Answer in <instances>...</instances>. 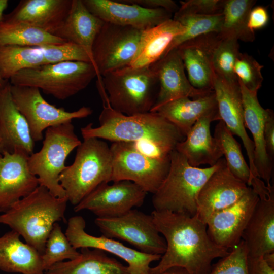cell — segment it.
<instances>
[{
  "label": "cell",
  "instance_id": "1",
  "mask_svg": "<svg viewBox=\"0 0 274 274\" xmlns=\"http://www.w3.org/2000/svg\"><path fill=\"white\" fill-rule=\"evenodd\" d=\"M151 215L166 248L158 264L150 267L149 274H159L173 267L183 268L188 274H209L212 261L229 252L211 239L207 224L196 215L156 210Z\"/></svg>",
  "mask_w": 274,
  "mask_h": 274
},
{
  "label": "cell",
  "instance_id": "2",
  "mask_svg": "<svg viewBox=\"0 0 274 274\" xmlns=\"http://www.w3.org/2000/svg\"><path fill=\"white\" fill-rule=\"evenodd\" d=\"M102 101L99 126L89 123L81 128L83 139L96 138L114 142L147 143L169 152L185 136L173 124L156 112L125 115L113 109L104 88L98 89Z\"/></svg>",
  "mask_w": 274,
  "mask_h": 274
},
{
  "label": "cell",
  "instance_id": "3",
  "mask_svg": "<svg viewBox=\"0 0 274 274\" xmlns=\"http://www.w3.org/2000/svg\"><path fill=\"white\" fill-rule=\"evenodd\" d=\"M68 201L66 196L56 197L46 188L39 185L0 214V224L17 232L42 255L54 224L61 220L66 222Z\"/></svg>",
  "mask_w": 274,
  "mask_h": 274
},
{
  "label": "cell",
  "instance_id": "4",
  "mask_svg": "<svg viewBox=\"0 0 274 274\" xmlns=\"http://www.w3.org/2000/svg\"><path fill=\"white\" fill-rule=\"evenodd\" d=\"M77 149L74 162L59 176L68 201L74 206L101 184L110 182L112 173L110 148L103 140L84 138Z\"/></svg>",
  "mask_w": 274,
  "mask_h": 274
},
{
  "label": "cell",
  "instance_id": "5",
  "mask_svg": "<svg viewBox=\"0 0 274 274\" xmlns=\"http://www.w3.org/2000/svg\"><path fill=\"white\" fill-rule=\"evenodd\" d=\"M218 166V162L206 168L192 166L182 154L174 150L168 174L153 194L154 210L196 215L198 194Z\"/></svg>",
  "mask_w": 274,
  "mask_h": 274
},
{
  "label": "cell",
  "instance_id": "6",
  "mask_svg": "<svg viewBox=\"0 0 274 274\" xmlns=\"http://www.w3.org/2000/svg\"><path fill=\"white\" fill-rule=\"evenodd\" d=\"M99 82L111 108L128 116L150 112L159 91L158 80L150 66L128 65L104 74Z\"/></svg>",
  "mask_w": 274,
  "mask_h": 274
},
{
  "label": "cell",
  "instance_id": "7",
  "mask_svg": "<svg viewBox=\"0 0 274 274\" xmlns=\"http://www.w3.org/2000/svg\"><path fill=\"white\" fill-rule=\"evenodd\" d=\"M95 77L101 80L91 63L64 61L23 70L11 77L9 82L37 88L63 100L85 89Z\"/></svg>",
  "mask_w": 274,
  "mask_h": 274
},
{
  "label": "cell",
  "instance_id": "8",
  "mask_svg": "<svg viewBox=\"0 0 274 274\" xmlns=\"http://www.w3.org/2000/svg\"><path fill=\"white\" fill-rule=\"evenodd\" d=\"M81 143L72 122H67L47 128L41 149L28 157L29 170L38 178L39 185L56 197L66 196L59 176L66 166L68 155Z\"/></svg>",
  "mask_w": 274,
  "mask_h": 274
},
{
  "label": "cell",
  "instance_id": "9",
  "mask_svg": "<svg viewBox=\"0 0 274 274\" xmlns=\"http://www.w3.org/2000/svg\"><path fill=\"white\" fill-rule=\"evenodd\" d=\"M112 158L111 182L131 181L147 193L154 194L166 178L170 157L148 155L133 142H114L110 146Z\"/></svg>",
  "mask_w": 274,
  "mask_h": 274
},
{
  "label": "cell",
  "instance_id": "10",
  "mask_svg": "<svg viewBox=\"0 0 274 274\" xmlns=\"http://www.w3.org/2000/svg\"><path fill=\"white\" fill-rule=\"evenodd\" d=\"M94 222L102 235L125 241L141 252L162 255L166 250L151 214L132 209L117 217H97Z\"/></svg>",
  "mask_w": 274,
  "mask_h": 274
},
{
  "label": "cell",
  "instance_id": "11",
  "mask_svg": "<svg viewBox=\"0 0 274 274\" xmlns=\"http://www.w3.org/2000/svg\"><path fill=\"white\" fill-rule=\"evenodd\" d=\"M10 91L14 104L27 122L35 142L43 140V132L47 128L87 117L93 112L88 107L73 112L57 108L48 102L36 87L10 84Z\"/></svg>",
  "mask_w": 274,
  "mask_h": 274
},
{
  "label": "cell",
  "instance_id": "12",
  "mask_svg": "<svg viewBox=\"0 0 274 274\" xmlns=\"http://www.w3.org/2000/svg\"><path fill=\"white\" fill-rule=\"evenodd\" d=\"M143 30L104 22L92 46L94 65L100 77L130 65Z\"/></svg>",
  "mask_w": 274,
  "mask_h": 274
},
{
  "label": "cell",
  "instance_id": "13",
  "mask_svg": "<svg viewBox=\"0 0 274 274\" xmlns=\"http://www.w3.org/2000/svg\"><path fill=\"white\" fill-rule=\"evenodd\" d=\"M250 186L259 199L243 232L248 256H263L274 252V188L258 177L251 179Z\"/></svg>",
  "mask_w": 274,
  "mask_h": 274
},
{
  "label": "cell",
  "instance_id": "14",
  "mask_svg": "<svg viewBox=\"0 0 274 274\" xmlns=\"http://www.w3.org/2000/svg\"><path fill=\"white\" fill-rule=\"evenodd\" d=\"M85 227V220L81 216L68 219L65 234L73 247L98 249L114 255L126 262L129 274H149L151 263L159 260L162 256L141 252L102 235L93 236L86 232Z\"/></svg>",
  "mask_w": 274,
  "mask_h": 274
},
{
  "label": "cell",
  "instance_id": "15",
  "mask_svg": "<svg viewBox=\"0 0 274 274\" xmlns=\"http://www.w3.org/2000/svg\"><path fill=\"white\" fill-rule=\"evenodd\" d=\"M147 193L135 183L128 180L103 183L77 205L74 210H88L97 217H115L124 214L144 203Z\"/></svg>",
  "mask_w": 274,
  "mask_h": 274
},
{
  "label": "cell",
  "instance_id": "16",
  "mask_svg": "<svg viewBox=\"0 0 274 274\" xmlns=\"http://www.w3.org/2000/svg\"><path fill=\"white\" fill-rule=\"evenodd\" d=\"M248 187L230 172L224 158H221L198 194L196 215L206 224L213 214L238 201Z\"/></svg>",
  "mask_w": 274,
  "mask_h": 274
},
{
  "label": "cell",
  "instance_id": "17",
  "mask_svg": "<svg viewBox=\"0 0 274 274\" xmlns=\"http://www.w3.org/2000/svg\"><path fill=\"white\" fill-rule=\"evenodd\" d=\"M258 199L256 192L249 186L235 203L213 214L206 223L211 239L228 250L236 246L242 240Z\"/></svg>",
  "mask_w": 274,
  "mask_h": 274
},
{
  "label": "cell",
  "instance_id": "18",
  "mask_svg": "<svg viewBox=\"0 0 274 274\" xmlns=\"http://www.w3.org/2000/svg\"><path fill=\"white\" fill-rule=\"evenodd\" d=\"M86 8L105 22L145 30L172 19L163 9H148L113 0H82Z\"/></svg>",
  "mask_w": 274,
  "mask_h": 274
},
{
  "label": "cell",
  "instance_id": "19",
  "mask_svg": "<svg viewBox=\"0 0 274 274\" xmlns=\"http://www.w3.org/2000/svg\"><path fill=\"white\" fill-rule=\"evenodd\" d=\"M150 66L159 83L157 97L150 112H155L164 104L179 98L195 99L213 91L198 90L191 85L177 48L169 51Z\"/></svg>",
  "mask_w": 274,
  "mask_h": 274
},
{
  "label": "cell",
  "instance_id": "20",
  "mask_svg": "<svg viewBox=\"0 0 274 274\" xmlns=\"http://www.w3.org/2000/svg\"><path fill=\"white\" fill-rule=\"evenodd\" d=\"M220 38L219 33H208L187 41L176 48L187 72L188 79L197 89L213 91L215 73L212 58Z\"/></svg>",
  "mask_w": 274,
  "mask_h": 274
},
{
  "label": "cell",
  "instance_id": "21",
  "mask_svg": "<svg viewBox=\"0 0 274 274\" xmlns=\"http://www.w3.org/2000/svg\"><path fill=\"white\" fill-rule=\"evenodd\" d=\"M24 153L0 155V212L31 193L39 185L38 178L28 165Z\"/></svg>",
  "mask_w": 274,
  "mask_h": 274
},
{
  "label": "cell",
  "instance_id": "22",
  "mask_svg": "<svg viewBox=\"0 0 274 274\" xmlns=\"http://www.w3.org/2000/svg\"><path fill=\"white\" fill-rule=\"evenodd\" d=\"M213 90L221 120L242 141L248 157L250 179L257 177L254 164V145L245 129L239 85L230 84L215 74Z\"/></svg>",
  "mask_w": 274,
  "mask_h": 274
},
{
  "label": "cell",
  "instance_id": "23",
  "mask_svg": "<svg viewBox=\"0 0 274 274\" xmlns=\"http://www.w3.org/2000/svg\"><path fill=\"white\" fill-rule=\"evenodd\" d=\"M35 142L24 117L14 104L10 83L0 88V155L33 153Z\"/></svg>",
  "mask_w": 274,
  "mask_h": 274
},
{
  "label": "cell",
  "instance_id": "24",
  "mask_svg": "<svg viewBox=\"0 0 274 274\" xmlns=\"http://www.w3.org/2000/svg\"><path fill=\"white\" fill-rule=\"evenodd\" d=\"M72 0H23L2 20L20 22L54 36L66 19Z\"/></svg>",
  "mask_w": 274,
  "mask_h": 274
},
{
  "label": "cell",
  "instance_id": "25",
  "mask_svg": "<svg viewBox=\"0 0 274 274\" xmlns=\"http://www.w3.org/2000/svg\"><path fill=\"white\" fill-rule=\"evenodd\" d=\"M238 83L242 97L245 126L250 130L253 139L254 164L257 176L266 185L270 186L273 161L267 153L264 139V125L267 109H264L260 104L257 92L249 91L240 82Z\"/></svg>",
  "mask_w": 274,
  "mask_h": 274
},
{
  "label": "cell",
  "instance_id": "26",
  "mask_svg": "<svg viewBox=\"0 0 274 274\" xmlns=\"http://www.w3.org/2000/svg\"><path fill=\"white\" fill-rule=\"evenodd\" d=\"M221 120L219 116L211 115L198 120L179 143L176 150L182 154L192 166L202 164L215 165L222 158L223 153L217 140L210 131L211 123Z\"/></svg>",
  "mask_w": 274,
  "mask_h": 274
},
{
  "label": "cell",
  "instance_id": "27",
  "mask_svg": "<svg viewBox=\"0 0 274 274\" xmlns=\"http://www.w3.org/2000/svg\"><path fill=\"white\" fill-rule=\"evenodd\" d=\"M104 22L86 8L82 0H72L67 16L54 36L82 47L93 62L92 46Z\"/></svg>",
  "mask_w": 274,
  "mask_h": 274
},
{
  "label": "cell",
  "instance_id": "28",
  "mask_svg": "<svg viewBox=\"0 0 274 274\" xmlns=\"http://www.w3.org/2000/svg\"><path fill=\"white\" fill-rule=\"evenodd\" d=\"M155 112L176 126L185 136L200 118L211 115L220 117L214 90L195 99L184 97L175 99Z\"/></svg>",
  "mask_w": 274,
  "mask_h": 274
},
{
  "label": "cell",
  "instance_id": "29",
  "mask_svg": "<svg viewBox=\"0 0 274 274\" xmlns=\"http://www.w3.org/2000/svg\"><path fill=\"white\" fill-rule=\"evenodd\" d=\"M20 236L11 230L0 237V270L9 273L44 274L42 255L22 242Z\"/></svg>",
  "mask_w": 274,
  "mask_h": 274
},
{
  "label": "cell",
  "instance_id": "30",
  "mask_svg": "<svg viewBox=\"0 0 274 274\" xmlns=\"http://www.w3.org/2000/svg\"><path fill=\"white\" fill-rule=\"evenodd\" d=\"M185 31V27L173 18L143 30L129 66L138 68L151 65L164 55L173 40Z\"/></svg>",
  "mask_w": 274,
  "mask_h": 274
},
{
  "label": "cell",
  "instance_id": "31",
  "mask_svg": "<svg viewBox=\"0 0 274 274\" xmlns=\"http://www.w3.org/2000/svg\"><path fill=\"white\" fill-rule=\"evenodd\" d=\"M45 274H129L127 266L108 256L105 252L82 248L78 257L57 263Z\"/></svg>",
  "mask_w": 274,
  "mask_h": 274
},
{
  "label": "cell",
  "instance_id": "32",
  "mask_svg": "<svg viewBox=\"0 0 274 274\" xmlns=\"http://www.w3.org/2000/svg\"><path fill=\"white\" fill-rule=\"evenodd\" d=\"M256 3L254 0H225L220 35L245 42L254 41L255 32L248 27V18Z\"/></svg>",
  "mask_w": 274,
  "mask_h": 274
},
{
  "label": "cell",
  "instance_id": "33",
  "mask_svg": "<svg viewBox=\"0 0 274 274\" xmlns=\"http://www.w3.org/2000/svg\"><path fill=\"white\" fill-rule=\"evenodd\" d=\"M65 42L64 40L27 24L0 21V47H40Z\"/></svg>",
  "mask_w": 274,
  "mask_h": 274
},
{
  "label": "cell",
  "instance_id": "34",
  "mask_svg": "<svg viewBox=\"0 0 274 274\" xmlns=\"http://www.w3.org/2000/svg\"><path fill=\"white\" fill-rule=\"evenodd\" d=\"M45 64L40 47H0V76L5 80L23 70Z\"/></svg>",
  "mask_w": 274,
  "mask_h": 274
},
{
  "label": "cell",
  "instance_id": "35",
  "mask_svg": "<svg viewBox=\"0 0 274 274\" xmlns=\"http://www.w3.org/2000/svg\"><path fill=\"white\" fill-rule=\"evenodd\" d=\"M213 136L220 147L229 169L249 186L251 172L243 155L241 145L222 120L216 125Z\"/></svg>",
  "mask_w": 274,
  "mask_h": 274
},
{
  "label": "cell",
  "instance_id": "36",
  "mask_svg": "<svg viewBox=\"0 0 274 274\" xmlns=\"http://www.w3.org/2000/svg\"><path fill=\"white\" fill-rule=\"evenodd\" d=\"M173 19L184 26L185 31L173 40L164 55L187 41L208 33H220L223 16V14L213 15H183L174 16Z\"/></svg>",
  "mask_w": 274,
  "mask_h": 274
},
{
  "label": "cell",
  "instance_id": "37",
  "mask_svg": "<svg viewBox=\"0 0 274 274\" xmlns=\"http://www.w3.org/2000/svg\"><path fill=\"white\" fill-rule=\"evenodd\" d=\"M239 53L237 40L222 37L220 35L213 54L212 63L215 74L234 85H239L234 74V66Z\"/></svg>",
  "mask_w": 274,
  "mask_h": 274
},
{
  "label": "cell",
  "instance_id": "38",
  "mask_svg": "<svg viewBox=\"0 0 274 274\" xmlns=\"http://www.w3.org/2000/svg\"><path fill=\"white\" fill-rule=\"evenodd\" d=\"M74 248L56 222L46 241L45 251L42 255L43 267L45 271L54 264L65 260H72L78 257L80 252Z\"/></svg>",
  "mask_w": 274,
  "mask_h": 274
},
{
  "label": "cell",
  "instance_id": "39",
  "mask_svg": "<svg viewBox=\"0 0 274 274\" xmlns=\"http://www.w3.org/2000/svg\"><path fill=\"white\" fill-rule=\"evenodd\" d=\"M263 67L252 56L240 52L235 61L234 72L238 81L248 90L257 93L263 81Z\"/></svg>",
  "mask_w": 274,
  "mask_h": 274
},
{
  "label": "cell",
  "instance_id": "40",
  "mask_svg": "<svg viewBox=\"0 0 274 274\" xmlns=\"http://www.w3.org/2000/svg\"><path fill=\"white\" fill-rule=\"evenodd\" d=\"M40 47L45 64L64 61H81L93 64L92 60L82 47L70 42L47 45Z\"/></svg>",
  "mask_w": 274,
  "mask_h": 274
},
{
  "label": "cell",
  "instance_id": "41",
  "mask_svg": "<svg viewBox=\"0 0 274 274\" xmlns=\"http://www.w3.org/2000/svg\"><path fill=\"white\" fill-rule=\"evenodd\" d=\"M247 257L248 251L242 239L227 255L212 265L209 274H248Z\"/></svg>",
  "mask_w": 274,
  "mask_h": 274
},
{
  "label": "cell",
  "instance_id": "42",
  "mask_svg": "<svg viewBox=\"0 0 274 274\" xmlns=\"http://www.w3.org/2000/svg\"><path fill=\"white\" fill-rule=\"evenodd\" d=\"M225 0H188L181 5L174 16L213 15L222 14Z\"/></svg>",
  "mask_w": 274,
  "mask_h": 274
},
{
  "label": "cell",
  "instance_id": "43",
  "mask_svg": "<svg viewBox=\"0 0 274 274\" xmlns=\"http://www.w3.org/2000/svg\"><path fill=\"white\" fill-rule=\"evenodd\" d=\"M128 4L136 5L148 9H163L171 13H175L179 7L172 0H119Z\"/></svg>",
  "mask_w": 274,
  "mask_h": 274
},
{
  "label": "cell",
  "instance_id": "44",
  "mask_svg": "<svg viewBox=\"0 0 274 274\" xmlns=\"http://www.w3.org/2000/svg\"><path fill=\"white\" fill-rule=\"evenodd\" d=\"M264 139L267 153L273 161L274 158V113L267 109L264 125Z\"/></svg>",
  "mask_w": 274,
  "mask_h": 274
},
{
  "label": "cell",
  "instance_id": "45",
  "mask_svg": "<svg viewBox=\"0 0 274 274\" xmlns=\"http://www.w3.org/2000/svg\"><path fill=\"white\" fill-rule=\"evenodd\" d=\"M269 19L268 14L265 8L262 6L253 7L249 14L248 27L254 31L266 25Z\"/></svg>",
  "mask_w": 274,
  "mask_h": 274
},
{
  "label": "cell",
  "instance_id": "46",
  "mask_svg": "<svg viewBox=\"0 0 274 274\" xmlns=\"http://www.w3.org/2000/svg\"><path fill=\"white\" fill-rule=\"evenodd\" d=\"M247 266L248 274H274V268L266 262L263 256H248Z\"/></svg>",
  "mask_w": 274,
  "mask_h": 274
},
{
  "label": "cell",
  "instance_id": "47",
  "mask_svg": "<svg viewBox=\"0 0 274 274\" xmlns=\"http://www.w3.org/2000/svg\"><path fill=\"white\" fill-rule=\"evenodd\" d=\"M159 274H188L186 270L179 267L170 268Z\"/></svg>",
  "mask_w": 274,
  "mask_h": 274
},
{
  "label": "cell",
  "instance_id": "48",
  "mask_svg": "<svg viewBox=\"0 0 274 274\" xmlns=\"http://www.w3.org/2000/svg\"><path fill=\"white\" fill-rule=\"evenodd\" d=\"M263 257L266 262L274 268V252H270L264 254Z\"/></svg>",
  "mask_w": 274,
  "mask_h": 274
},
{
  "label": "cell",
  "instance_id": "49",
  "mask_svg": "<svg viewBox=\"0 0 274 274\" xmlns=\"http://www.w3.org/2000/svg\"><path fill=\"white\" fill-rule=\"evenodd\" d=\"M8 4L7 0H0V21L3 18L4 11L7 8Z\"/></svg>",
  "mask_w": 274,
  "mask_h": 274
},
{
  "label": "cell",
  "instance_id": "50",
  "mask_svg": "<svg viewBox=\"0 0 274 274\" xmlns=\"http://www.w3.org/2000/svg\"><path fill=\"white\" fill-rule=\"evenodd\" d=\"M8 82V81H6L2 79L0 76V88L5 86Z\"/></svg>",
  "mask_w": 274,
  "mask_h": 274
}]
</instances>
